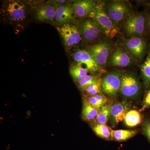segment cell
Listing matches in <instances>:
<instances>
[{
    "mask_svg": "<svg viewBox=\"0 0 150 150\" xmlns=\"http://www.w3.org/2000/svg\"><path fill=\"white\" fill-rule=\"evenodd\" d=\"M89 17L97 23L105 35L108 37L114 38L119 32L115 23L105 11L103 4L96 5Z\"/></svg>",
    "mask_w": 150,
    "mask_h": 150,
    "instance_id": "6da1fadb",
    "label": "cell"
},
{
    "mask_svg": "<svg viewBox=\"0 0 150 150\" xmlns=\"http://www.w3.org/2000/svg\"><path fill=\"white\" fill-rule=\"evenodd\" d=\"M57 30L67 48L77 46L82 39L79 29L74 25L66 23L57 28Z\"/></svg>",
    "mask_w": 150,
    "mask_h": 150,
    "instance_id": "7a4b0ae2",
    "label": "cell"
},
{
    "mask_svg": "<svg viewBox=\"0 0 150 150\" xmlns=\"http://www.w3.org/2000/svg\"><path fill=\"white\" fill-rule=\"evenodd\" d=\"M121 77L120 73L112 72L108 74L102 81V89L110 96H115L120 90Z\"/></svg>",
    "mask_w": 150,
    "mask_h": 150,
    "instance_id": "3957f363",
    "label": "cell"
},
{
    "mask_svg": "<svg viewBox=\"0 0 150 150\" xmlns=\"http://www.w3.org/2000/svg\"><path fill=\"white\" fill-rule=\"evenodd\" d=\"M73 59L77 64L88 70V71L96 72L99 71L100 67L97 64L88 51L78 50L73 54Z\"/></svg>",
    "mask_w": 150,
    "mask_h": 150,
    "instance_id": "277c9868",
    "label": "cell"
},
{
    "mask_svg": "<svg viewBox=\"0 0 150 150\" xmlns=\"http://www.w3.org/2000/svg\"><path fill=\"white\" fill-rule=\"evenodd\" d=\"M145 18L141 15H133L126 19L124 23V28L129 35H141L145 28Z\"/></svg>",
    "mask_w": 150,
    "mask_h": 150,
    "instance_id": "5b68a950",
    "label": "cell"
},
{
    "mask_svg": "<svg viewBox=\"0 0 150 150\" xmlns=\"http://www.w3.org/2000/svg\"><path fill=\"white\" fill-rule=\"evenodd\" d=\"M140 84L135 77L133 75L126 74L121 77L120 90L124 96L132 97L139 93Z\"/></svg>",
    "mask_w": 150,
    "mask_h": 150,
    "instance_id": "8992f818",
    "label": "cell"
},
{
    "mask_svg": "<svg viewBox=\"0 0 150 150\" xmlns=\"http://www.w3.org/2000/svg\"><path fill=\"white\" fill-rule=\"evenodd\" d=\"M110 48L108 43L101 42L90 47L88 51L97 64L100 67L107 62Z\"/></svg>",
    "mask_w": 150,
    "mask_h": 150,
    "instance_id": "52a82bcc",
    "label": "cell"
},
{
    "mask_svg": "<svg viewBox=\"0 0 150 150\" xmlns=\"http://www.w3.org/2000/svg\"><path fill=\"white\" fill-rule=\"evenodd\" d=\"M100 28L92 19L85 21L81 25L79 30L81 36L83 40L91 41L98 37L100 32Z\"/></svg>",
    "mask_w": 150,
    "mask_h": 150,
    "instance_id": "ba28073f",
    "label": "cell"
},
{
    "mask_svg": "<svg viewBox=\"0 0 150 150\" xmlns=\"http://www.w3.org/2000/svg\"><path fill=\"white\" fill-rule=\"evenodd\" d=\"M129 12L128 6L122 2H113L108 6V15L115 24L121 21Z\"/></svg>",
    "mask_w": 150,
    "mask_h": 150,
    "instance_id": "9c48e42d",
    "label": "cell"
},
{
    "mask_svg": "<svg viewBox=\"0 0 150 150\" xmlns=\"http://www.w3.org/2000/svg\"><path fill=\"white\" fill-rule=\"evenodd\" d=\"M125 46L129 53L135 58L142 59L144 54L146 43L144 39L133 37L126 40Z\"/></svg>",
    "mask_w": 150,
    "mask_h": 150,
    "instance_id": "30bf717a",
    "label": "cell"
},
{
    "mask_svg": "<svg viewBox=\"0 0 150 150\" xmlns=\"http://www.w3.org/2000/svg\"><path fill=\"white\" fill-rule=\"evenodd\" d=\"M130 105L126 102L118 103L112 105L110 110L111 123L115 125L124 121L126 113L129 111Z\"/></svg>",
    "mask_w": 150,
    "mask_h": 150,
    "instance_id": "8fae6325",
    "label": "cell"
},
{
    "mask_svg": "<svg viewBox=\"0 0 150 150\" xmlns=\"http://www.w3.org/2000/svg\"><path fill=\"white\" fill-rule=\"evenodd\" d=\"M75 15L72 6L63 5L56 6L55 21L59 25L69 23Z\"/></svg>",
    "mask_w": 150,
    "mask_h": 150,
    "instance_id": "7c38bea8",
    "label": "cell"
},
{
    "mask_svg": "<svg viewBox=\"0 0 150 150\" xmlns=\"http://www.w3.org/2000/svg\"><path fill=\"white\" fill-rule=\"evenodd\" d=\"M56 6L51 4L40 6L36 12V17L39 21L44 22L53 23L55 21Z\"/></svg>",
    "mask_w": 150,
    "mask_h": 150,
    "instance_id": "4fadbf2b",
    "label": "cell"
},
{
    "mask_svg": "<svg viewBox=\"0 0 150 150\" xmlns=\"http://www.w3.org/2000/svg\"><path fill=\"white\" fill-rule=\"evenodd\" d=\"M95 3L90 0L76 1L72 5L75 15L79 17L89 16L93 11Z\"/></svg>",
    "mask_w": 150,
    "mask_h": 150,
    "instance_id": "5bb4252c",
    "label": "cell"
},
{
    "mask_svg": "<svg viewBox=\"0 0 150 150\" xmlns=\"http://www.w3.org/2000/svg\"><path fill=\"white\" fill-rule=\"evenodd\" d=\"M131 62V57L122 48H117L110 57V63L114 67H127Z\"/></svg>",
    "mask_w": 150,
    "mask_h": 150,
    "instance_id": "9a60e30c",
    "label": "cell"
},
{
    "mask_svg": "<svg viewBox=\"0 0 150 150\" xmlns=\"http://www.w3.org/2000/svg\"><path fill=\"white\" fill-rule=\"evenodd\" d=\"M7 10L11 18L15 21H22L25 18V6L18 1H15L10 3Z\"/></svg>",
    "mask_w": 150,
    "mask_h": 150,
    "instance_id": "2e32d148",
    "label": "cell"
},
{
    "mask_svg": "<svg viewBox=\"0 0 150 150\" xmlns=\"http://www.w3.org/2000/svg\"><path fill=\"white\" fill-rule=\"evenodd\" d=\"M99 108L94 107L85 100L84 103L82 110V117L84 120L91 121L96 118L98 112Z\"/></svg>",
    "mask_w": 150,
    "mask_h": 150,
    "instance_id": "e0dca14e",
    "label": "cell"
},
{
    "mask_svg": "<svg viewBox=\"0 0 150 150\" xmlns=\"http://www.w3.org/2000/svg\"><path fill=\"white\" fill-rule=\"evenodd\" d=\"M124 121L126 126L128 127H133L141 123L142 117L140 112L137 110H129L126 113Z\"/></svg>",
    "mask_w": 150,
    "mask_h": 150,
    "instance_id": "ac0fdd59",
    "label": "cell"
},
{
    "mask_svg": "<svg viewBox=\"0 0 150 150\" xmlns=\"http://www.w3.org/2000/svg\"><path fill=\"white\" fill-rule=\"evenodd\" d=\"M69 72L73 79L75 82H78L87 75L88 71L75 64L70 67Z\"/></svg>",
    "mask_w": 150,
    "mask_h": 150,
    "instance_id": "d6986e66",
    "label": "cell"
},
{
    "mask_svg": "<svg viewBox=\"0 0 150 150\" xmlns=\"http://www.w3.org/2000/svg\"><path fill=\"white\" fill-rule=\"evenodd\" d=\"M136 134V131L134 130H112V139L118 142H123L134 137Z\"/></svg>",
    "mask_w": 150,
    "mask_h": 150,
    "instance_id": "ffe728a7",
    "label": "cell"
},
{
    "mask_svg": "<svg viewBox=\"0 0 150 150\" xmlns=\"http://www.w3.org/2000/svg\"><path fill=\"white\" fill-rule=\"evenodd\" d=\"M93 130L96 135L101 138L108 139L112 138V130L105 124H96Z\"/></svg>",
    "mask_w": 150,
    "mask_h": 150,
    "instance_id": "44dd1931",
    "label": "cell"
},
{
    "mask_svg": "<svg viewBox=\"0 0 150 150\" xmlns=\"http://www.w3.org/2000/svg\"><path fill=\"white\" fill-rule=\"evenodd\" d=\"M111 107L110 105H105L100 109L96 118L98 124H105L107 123L110 118Z\"/></svg>",
    "mask_w": 150,
    "mask_h": 150,
    "instance_id": "7402d4cb",
    "label": "cell"
},
{
    "mask_svg": "<svg viewBox=\"0 0 150 150\" xmlns=\"http://www.w3.org/2000/svg\"><path fill=\"white\" fill-rule=\"evenodd\" d=\"M86 100L92 106L99 109L105 105L108 101L105 96L100 94L89 96Z\"/></svg>",
    "mask_w": 150,
    "mask_h": 150,
    "instance_id": "603a6c76",
    "label": "cell"
},
{
    "mask_svg": "<svg viewBox=\"0 0 150 150\" xmlns=\"http://www.w3.org/2000/svg\"><path fill=\"white\" fill-rule=\"evenodd\" d=\"M102 90V81L99 79L95 83L88 87L83 91L87 96H91L99 94Z\"/></svg>",
    "mask_w": 150,
    "mask_h": 150,
    "instance_id": "cb8c5ba5",
    "label": "cell"
},
{
    "mask_svg": "<svg viewBox=\"0 0 150 150\" xmlns=\"http://www.w3.org/2000/svg\"><path fill=\"white\" fill-rule=\"evenodd\" d=\"M141 71L146 86L149 85L150 83V54L142 65Z\"/></svg>",
    "mask_w": 150,
    "mask_h": 150,
    "instance_id": "d4e9b609",
    "label": "cell"
},
{
    "mask_svg": "<svg viewBox=\"0 0 150 150\" xmlns=\"http://www.w3.org/2000/svg\"><path fill=\"white\" fill-rule=\"evenodd\" d=\"M98 79H99L96 76L87 75L78 82L79 87L83 91L88 87L95 83Z\"/></svg>",
    "mask_w": 150,
    "mask_h": 150,
    "instance_id": "484cf974",
    "label": "cell"
},
{
    "mask_svg": "<svg viewBox=\"0 0 150 150\" xmlns=\"http://www.w3.org/2000/svg\"><path fill=\"white\" fill-rule=\"evenodd\" d=\"M150 106V91L148 92L146 96L143 103V106L141 109H140V111H142L145 110V109L147 108H148Z\"/></svg>",
    "mask_w": 150,
    "mask_h": 150,
    "instance_id": "4316f807",
    "label": "cell"
},
{
    "mask_svg": "<svg viewBox=\"0 0 150 150\" xmlns=\"http://www.w3.org/2000/svg\"><path fill=\"white\" fill-rule=\"evenodd\" d=\"M144 130L146 135L150 140V123L149 122L145 124Z\"/></svg>",
    "mask_w": 150,
    "mask_h": 150,
    "instance_id": "83f0119b",
    "label": "cell"
},
{
    "mask_svg": "<svg viewBox=\"0 0 150 150\" xmlns=\"http://www.w3.org/2000/svg\"><path fill=\"white\" fill-rule=\"evenodd\" d=\"M148 25H149V28L150 30V17L149 18V20H148Z\"/></svg>",
    "mask_w": 150,
    "mask_h": 150,
    "instance_id": "f1b7e54d",
    "label": "cell"
}]
</instances>
